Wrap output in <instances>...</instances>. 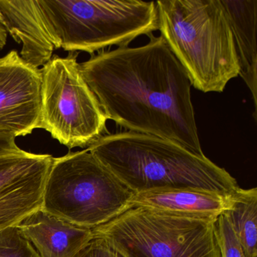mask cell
<instances>
[{
	"label": "cell",
	"mask_w": 257,
	"mask_h": 257,
	"mask_svg": "<svg viewBox=\"0 0 257 257\" xmlns=\"http://www.w3.org/2000/svg\"><path fill=\"white\" fill-rule=\"evenodd\" d=\"M138 47L101 51L79 70L108 120L202 156L192 84L162 36Z\"/></svg>",
	"instance_id": "1"
},
{
	"label": "cell",
	"mask_w": 257,
	"mask_h": 257,
	"mask_svg": "<svg viewBox=\"0 0 257 257\" xmlns=\"http://www.w3.org/2000/svg\"><path fill=\"white\" fill-rule=\"evenodd\" d=\"M87 150L135 193L163 189H195L232 193L235 179L204 155L152 135L106 134Z\"/></svg>",
	"instance_id": "2"
},
{
	"label": "cell",
	"mask_w": 257,
	"mask_h": 257,
	"mask_svg": "<svg viewBox=\"0 0 257 257\" xmlns=\"http://www.w3.org/2000/svg\"><path fill=\"white\" fill-rule=\"evenodd\" d=\"M161 36L192 86L221 93L239 76L234 39L220 0L156 2Z\"/></svg>",
	"instance_id": "3"
},
{
	"label": "cell",
	"mask_w": 257,
	"mask_h": 257,
	"mask_svg": "<svg viewBox=\"0 0 257 257\" xmlns=\"http://www.w3.org/2000/svg\"><path fill=\"white\" fill-rule=\"evenodd\" d=\"M55 49L94 55L108 47H127L158 31L156 2L141 0H35Z\"/></svg>",
	"instance_id": "4"
},
{
	"label": "cell",
	"mask_w": 257,
	"mask_h": 257,
	"mask_svg": "<svg viewBox=\"0 0 257 257\" xmlns=\"http://www.w3.org/2000/svg\"><path fill=\"white\" fill-rule=\"evenodd\" d=\"M135 194L86 149L53 158L42 209L92 230L128 210Z\"/></svg>",
	"instance_id": "5"
},
{
	"label": "cell",
	"mask_w": 257,
	"mask_h": 257,
	"mask_svg": "<svg viewBox=\"0 0 257 257\" xmlns=\"http://www.w3.org/2000/svg\"><path fill=\"white\" fill-rule=\"evenodd\" d=\"M216 220L136 207L92 233L122 257H220Z\"/></svg>",
	"instance_id": "6"
},
{
	"label": "cell",
	"mask_w": 257,
	"mask_h": 257,
	"mask_svg": "<svg viewBox=\"0 0 257 257\" xmlns=\"http://www.w3.org/2000/svg\"><path fill=\"white\" fill-rule=\"evenodd\" d=\"M77 52L52 57L42 71L40 127L69 150L108 134L106 115L81 74Z\"/></svg>",
	"instance_id": "7"
},
{
	"label": "cell",
	"mask_w": 257,
	"mask_h": 257,
	"mask_svg": "<svg viewBox=\"0 0 257 257\" xmlns=\"http://www.w3.org/2000/svg\"><path fill=\"white\" fill-rule=\"evenodd\" d=\"M42 71L13 50L0 58V135H31L40 127Z\"/></svg>",
	"instance_id": "8"
},
{
	"label": "cell",
	"mask_w": 257,
	"mask_h": 257,
	"mask_svg": "<svg viewBox=\"0 0 257 257\" xmlns=\"http://www.w3.org/2000/svg\"><path fill=\"white\" fill-rule=\"evenodd\" d=\"M52 159L22 150L0 155V229L16 226L42 208Z\"/></svg>",
	"instance_id": "9"
},
{
	"label": "cell",
	"mask_w": 257,
	"mask_h": 257,
	"mask_svg": "<svg viewBox=\"0 0 257 257\" xmlns=\"http://www.w3.org/2000/svg\"><path fill=\"white\" fill-rule=\"evenodd\" d=\"M236 190L220 193L195 189H153L135 193L129 209L144 207L179 216L216 219L231 210Z\"/></svg>",
	"instance_id": "10"
},
{
	"label": "cell",
	"mask_w": 257,
	"mask_h": 257,
	"mask_svg": "<svg viewBox=\"0 0 257 257\" xmlns=\"http://www.w3.org/2000/svg\"><path fill=\"white\" fill-rule=\"evenodd\" d=\"M40 257H74L91 239L92 230L36 210L18 225Z\"/></svg>",
	"instance_id": "11"
},
{
	"label": "cell",
	"mask_w": 257,
	"mask_h": 257,
	"mask_svg": "<svg viewBox=\"0 0 257 257\" xmlns=\"http://www.w3.org/2000/svg\"><path fill=\"white\" fill-rule=\"evenodd\" d=\"M0 22L19 44L24 61L39 68L52 58L55 47L37 12L35 0H0Z\"/></svg>",
	"instance_id": "12"
},
{
	"label": "cell",
	"mask_w": 257,
	"mask_h": 257,
	"mask_svg": "<svg viewBox=\"0 0 257 257\" xmlns=\"http://www.w3.org/2000/svg\"><path fill=\"white\" fill-rule=\"evenodd\" d=\"M226 13L234 39L239 65V76L243 79L257 106V0H220Z\"/></svg>",
	"instance_id": "13"
},
{
	"label": "cell",
	"mask_w": 257,
	"mask_h": 257,
	"mask_svg": "<svg viewBox=\"0 0 257 257\" xmlns=\"http://www.w3.org/2000/svg\"><path fill=\"white\" fill-rule=\"evenodd\" d=\"M235 196L234 205L225 213L245 256L257 257V189L238 187Z\"/></svg>",
	"instance_id": "14"
},
{
	"label": "cell",
	"mask_w": 257,
	"mask_h": 257,
	"mask_svg": "<svg viewBox=\"0 0 257 257\" xmlns=\"http://www.w3.org/2000/svg\"><path fill=\"white\" fill-rule=\"evenodd\" d=\"M0 257H40L18 225L0 229Z\"/></svg>",
	"instance_id": "15"
},
{
	"label": "cell",
	"mask_w": 257,
	"mask_h": 257,
	"mask_svg": "<svg viewBox=\"0 0 257 257\" xmlns=\"http://www.w3.org/2000/svg\"><path fill=\"white\" fill-rule=\"evenodd\" d=\"M216 234L220 257H246L226 213L216 219Z\"/></svg>",
	"instance_id": "16"
},
{
	"label": "cell",
	"mask_w": 257,
	"mask_h": 257,
	"mask_svg": "<svg viewBox=\"0 0 257 257\" xmlns=\"http://www.w3.org/2000/svg\"><path fill=\"white\" fill-rule=\"evenodd\" d=\"M74 257H122L106 240L94 237Z\"/></svg>",
	"instance_id": "17"
},
{
	"label": "cell",
	"mask_w": 257,
	"mask_h": 257,
	"mask_svg": "<svg viewBox=\"0 0 257 257\" xmlns=\"http://www.w3.org/2000/svg\"><path fill=\"white\" fill-rule=\"evenodd\" d=\"M21 150L16 145V138L8 135H0V155L7 154Z\"/></svg>",
	"instance_id": "18"
},
{
	"label": "cell",
	"mask_w": 257,
	"mask_h": 257,
	"mask_svg": "<svg viewBox=\"0 0 257 257\" xmlns=\"http://www.w3.org/2000/svg\"><path fill=\"white\" fill-rule=\"evenodd\" d=\"M7 39V33L6 31L5 28L3 27V25L0 23V46L6 43Z\"/></svg>",
	"instance_id": "19"
}]
</instances>
